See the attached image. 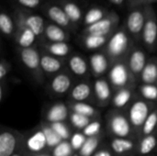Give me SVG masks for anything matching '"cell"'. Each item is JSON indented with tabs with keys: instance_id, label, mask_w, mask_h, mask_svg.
I'll return each mask as SVG.
<instances>
[{
	"instance_id": "1",
	"label": "cell",
	"mask_w": 157,
	"mask_h": 156,
	"mask_svg": "<svg viewBox=\"0 0 157 156\" xmlns=\"http://www.w3.org/2000/svg\"><path fill=\"white\" fill-rule=\"evenodd\" d=\"M137 44L130 36L125 27L120 26V28L110 36L108 43L102 50L109 59L111 65L117 62L125 61L134 47Z\"/></svg>"
},
{
	"instance_id": "2",
	"label": "cell",
	"mask_w": 157,
	"mask_h": 156,
	"mask_svg": "<svg viewBox=\"0 0 157 156\" xmlns=\"http://www.w3.org/2000/svg\"><path fill=\"white\" fill-rule=\"evenodd\" d=\"M105 131L110 138H129L138 140L130 123L126 109L110 108L105 115Z\"/></svg>"
},
{
	"instance_id": "3",
	"label": "cell",
	"mask_w": 157,
	"mask_h": 156,
	"mask_svg": "<svg viewBox=\"0 0 157 156\" xmlns=\"http://www.w3.org/2000/svg\"><path fill=\"white\" fill-rule=\"evenodd\" d=\"M156 107L157 103L147 101L140 97L136 93L133 100L126 108L130 123L138 140L140 139V133L146 119Z\"/></svg>"
},
{
	"instance_id": "4",
	"label": "cell",
	"mask_w": 157,
	"mask_h": 156,
	"mask_svg": "<svg viewBox=\"0 0 157 156\" xmlns=\"http://www.w3.org/2000/svg\"><path fill=\"white\" fill-rule=\"evenodd\" d=\"M17 55L35 82L40 86H43L45 74L40 64V50L39 45L29 48H17Z\"/></svg>"
},
{
	"instance_id": "5",
	"label": "cell",
	"mask_w": 157,
	"mask_h": 156,
	"mask_svg": "<svg viewBox=\"0 0 157 156\" xmlns=\"http://www.w3.org/2000/svg\"><path fill=\"white\" fill-rule=\"evenodd\" d=\"M12 15L16 23L23 24L35 33V35L38 38L39 44L43 42V33L47 20H45V18L42 16L35 13L34 11L16 6H14Z\"/></svg>"
},
{
	"instance_id": "6",
	"label": "cell",
	"mask_w": 157,
	"mask_h": 156,
	"mask_svg": "<svg viewBox=\"0 0 157 156\" xmlns=\"http://www.w3.org/2000/svg\"><path fill=\"white\" fill-rule=\"evenodd\" d=\"M25 134L20 131L2 127L0 131V156H12L23 154Z\"/></svg>"
},
{
	"instance_id": "7",
	"label": "cell",
	"mask_w": 157,
	"mask_h": 156,
	"mask_svg": "<svg viewBox=\"0 0 157 156\" xmlns=\"http://www.w3.org/2000/svg\"><path fill=\"white\" fill-rule=\"evenodd\" d=\"M108 80L114 91L125 87L137 88L138 86L137 82L132 77L128 68L126 60L117 62L111 65L108 73Z\"/></svg>"
},
{
	"instance_id": "8",
	"label": "cell",
	"mask_w": 157,
	"mask_h": 156,
	"mask_svg": "<svg viewBox=\"0 0 157 156\" xmlns=\"http://www.w3.org/2000/svg\"><path fill=\"white\" fill-rule=\"evenodd\" d=\"M145 13L146 17L141 42L147 52L154 53L157 51V15L153 6H146Z\"/></svg>"
},
{
	"instance_id": "9",
	"label": "cell",
	"mask_w": 157,
	"mask_h": 156,
	"mask_svg": "<svg viewBox=\"0 0 157 156\" xmlns=\"http://www.w3.org/2000/svg\"><path fill=\"white\" fill-rule=\"evenodd\" d=\"M40 11L43 14V16L48 19V21H51L65 29L71 33L75 32L78 29V28L72 23L70 18L67 17L62 6L58 4L56 0L47 1L41 7Z\"/></svg>"
},
{
	"instance_id": "10",
	"label": "cell",
	"mask_w": 157,
	"mask_h": 156,
	"mask_svg": "<svg viewBox=\"0 0 157 156\" xmlns=\"http://www.w3.org/2000/svg\"><path fill=\"white\" fill-rule=\"evenodd\" d=\"M73 86V74L66 68L50 79L46 85V91L52 97H61L66 94L69 95Z\"/></svg>"
},
{
	"instance_id": "11",
	"label": "cell",
	"mask_w": 157,
	"mask_h": 156,
	"mask_svg": "<svg viewBox=\"0 0 157 156\" xmlns=\"http://www.w3.org/2000/svg\"><path fill=\"white\" fill-rule=\"evenodd\" d=\"M145 7L132 8L129 10L123 24L130 36L137 44H139L142 40V34L145 23Z\"/></svg>"
},
{
	"instance_id": "12",
	"label": "cell",
	"mask_w": 157,
	"mask_h": 156,
	"mask_svg": "<svg viewBox=\"0 0 157 156\" xmlns=\"http://www.w3.org/2000/svg\"><path fill=\"white\" fill-rule=\"evenodd\" d=\"M120 28V16L111 10L98 22L83 29V34H94L100 36H111Z\"/></svg>"
},
{
	"instance_id": "13",
	"label": "cell",
	"mask_w": 157,
	"mask_h": 156,
	"mask_svg": "<svg viewBox=\"0 0 157 156\" xmlns=\"http://www.w3.org/2000/svg\"><path fill=\"white\" fill-rule=\"evenodd\" d=\"M50 152L48 150L46 138L40 128L37 126L30 131L28 134H25V143L23 154L26 156H35L44 153Z\"/></svg>"
},
{
	"instance_id": "14",
	"label": "cell",
	"mask_w": 157,
	"mask_h": 156,
	"mask_svg": "<svg viewBox=\"0 0 157 156\" xmlns=\"http://www.w3.org/2000/svg\"><path fill=\"white\" fill-rule=\"evenodd\" d=\"M148 59L145 49L142 48L140 44H135L127 57L126 62L128 68L138 85L140 84V78Z\"/></svg>"
},
{
	"instance_id": "15",
	"label": "cell",
	"mask_w": 157,
	"mask_h": 156,
	"mask_svg": "<svg viewBox=\"0 0 157 156\" xmlns=\"http://www.w3.org/2000/svg\"><path fill=\"white\" fill-rule=\"evenodd\" d=\"M70 109L67 104L63 102H55L49 104L42 108V120L48 123L65 122L69 120Z\"/></svg>"
},
{
	"instance_id": "16",
	"label": "cell",
	"mask_w": 157,
	"mask_h": 156,
	"mask_svg": "<svg viewBox=\"0 0 157 156\" xmlns=\"http://www.w3.org/2000/svg\"><path fill=\"white\" fill-rule=\"evenodd\" d=\"M94 90V99L95 106L98 107H107L111 104L112 97L114 95V90L106 77L98 78L93 83Z\"/></svg>"
},
{
	"instance_id": "17",
	"label": "cell",
	"mask_w": 157,
	"mask_h": 156,
	"mask_svg": "<svg viewBox=\"0 0 157 156\" xmlns=\"http://www.w3.org/2000/svg\"><path fill=\"white\" fill-rule=\"evenodd\" d=\"M138 141L129 138H110L109 146L114 156H137Z\"/></svg>"
},
{
	"instance_id": "18",
	"label": "cell",
	"mask_w": 157,
	"mask_h": 156,
	"mask_svg": "<svg viewBox=\"0 0 157 156\" xmlns=\"http://www.w3.org/2000/svg\"><path fill=\"white\" fill-rule=\"evenodd\" d=\"M71 102H86L95 105L93 84L89 81H80L74 85L69 95Z\"/></svg>"
},
{
	"instance_id": "19",
	"label": "cell",
	"mask_w": 157,
	"mask_h": 156,
	"mask_svg": "<svg viewBox=\"0 0 157 156\" xmlns=\"http://www.w3.org/2000/svg\"><path fill=\"white\" fill-rule=\"evenodd\" d=\"M40 64L44 74L52 77L53 75L66 69L65 67L67 64V60L52 56L40 50Z\"/></svg>"
},
{
	"instance_id": "20",
	"label": "cell",
	"mask_w": 157,
	"mask_h": 156,
	"mask_svg": "<svg viewBox=\"0 0 157 156\" xmlns=\"http://www.w3.org/2000/svg\"><path fill=\"white\" fill-rule=\"evenodd\" d=\"M88 62H89L91 74L97 79L100 77H104V75L109 73L111 67L109 59L108 58V56L105 54L103 51H99L98 52L91 54Z\"/></svg>"
},
{
	"instance_id": "21",
	"label": "cell",
	"mask_w": 157,
	"mask_h": 156,
	"mask_svg": "<svg viewBox=\"0 0 157 156\" xmlns=\"http://www.w3.org/2000/svg\"><path fill=\"white\" fill-rule=\"evenodd\" d=\"M67 67L73 74L81 78L87 79L89 74H91L89 62L80 53L73 52L69 56L67 59Z\"/></svg>"
},
{
	"instance_id": "22",
	"label": "cell",
	"mask_w": 157,
	"mask_h": 156,
	"mask_svg": "<svg viewBox=\"0 0 157 156\" xmlns=\"http://www.w3.org/2000/svg\"><path fill=\"white\" fill-rule=\"evenodd\" d=\"M13 39L17 48H29L39 45V40L35 33L20 23H16V32Z\"/></svg>"
},
{
	"instance_id": "23",
	"label": "cell",
	"mask_w": 157,
	"mask_h": 156,
	"mask_svg": "<svg viewBox=\"0 0 157 156\" xmlns=\"http://www.w3.org/2000/svg\"><path fill=\"white\" fill-rule=\"evenodd\" d=\"M43 39V42H68L71 39V32L51 21H47Z\"/></svg>"
},
{
	"instance_id": "24",
	"label": "cell",
	"mask_w": 157,
	"mask_h": 156,
	"mask_svg": "<svg viewBox=\"0 0 157 156\" xmlns=\"http://www.w3.org/2000/svg\"><path fill=\"white\" fill-rule=\"evenodd\" d=\"M58 4L62 6L67 17L70 18L72 23L79 28L80 25H83L85 12L82 7L78 5L76 1L74 0H56Z\"/></svg>"
},
{
	"instance_id": "25",
	"label": "cell",
	"mask_w": 157,
	"mask_h": 156,
	"mask_svg": "<svg viewBox=\"0 0 157 156\" xmlns=\"http://www.w3.org/2000/svg\"><path fill=\"white\" fill-rule=\"evenodd\" d=\"M110 36H100L94 34H83L81 33L77 40L84 49L87 51H102L108 43Z\"/></svg>"
},
{
	"instance_id": "26",
	"label": "cell",
	"mask_w": 157,
	"mask_h": 156,
	"mask_svg": "<svg viewBox=\"0 0 157 156\" xmlns=\"http://www.w3.org/2000/svg\"><path fill=\"white\" fill-rule=\"evenodd\" d=\"M39 47L41 51L61 58L67 60L69 56L73 53V48L68 42H42L39 44Z\"/></svg>"
},
{
	"instance_id": "27",
	"label": "cell",
	"mask_w": 157,
	"mask_h": 156,
	"mask_svg": "<svg viewBox=\"0 0 157 156\" xmlns=\"http://www.w3.org/2000/svg\"><path fill=\"white\" fill-rule=\"evenodd\" d=\"M136 94V88L125 87L114 91L111 104L114 108L126 109L133 100Z\"/></svg>"
},
{
	"instance_id": "28",
	"label": "cell",
	"mask_w": 157,
	"mask_h": 156,
	"mask_svg": "<svg viewBox=\"0 0 157 156\" xmlns=\"http://www.w3.org/2000/svg\"><path fill=\"white\" fill-rule=\"evenodd\" d=\"M71 112H75L83 116L90 118L92 120H101V112L94 105L86 102H71L67 103Z\"/></svg>"
},
{
	"instance_id": "29",
	"label": "cell",
	"mask_w": 157,
	"mask_h": 156,
	"mask_svg": "<svg viewBox=\"0 0 157 156\" xmlns=\"http://www.w3.org/2000/svg\"><path fill=\"white\" fill-rule=\"evenodd\" d=\"M157 154V135L153 133L138 141L137 156H155Z\"/></svg>"
},
{
	"instance_id": "30",
	"label": "cell",
	"mask_w": 157,
	"mask_h": 156,
	"mask_svg": "<svg viewBox=\"0 0 157 156\" xmlns=\"http://www.w3.org/2000/svg\"><path fill=\"white\" fill-rule=\"evenodd\" d=\"M106 131H103L101 133L86 138L82 148L77 152L79 156H93V154L99 149L103 144V140L106 135Z\"/></svg>"
},
{
	"instance_id": "31",
	"label": "cell",
	"mask_w": 157,
	"mask_h": 156,
	"mask_svg": "<svg viewBox=\"0 0 157 156\" xmlns=\"http://www.w3.org/2000/svg\"><path fill=\"white\" fill-rule=\"evenodd\" d=\"M109 12H110V10H109L108 8H106L104 6H90L85 12L84 20H83L84 28L91 26V25L98 22L99 20L104 18Z\"/></svg>"
},
{
	"instance_id": "32",
	"label": "cell",
	"mask_w": 157,
	"mask_h": 156,
	"mask_svg": "<svg viewBox=\"0 0 157 156\" xmlns=\"http://www.w3.org/2000/svg\"><path fill=\"white\" fill-rule=\"evenodd\" d=\"M140 84L157 85V57L153 56L148 59V62L142 73Z\"/></svg>"
},
{
	"instance_id": "33",
	"label": "cell",
	"mask_w": 157,
	"mask_h": 156,
	"mask_svg": "<svg viewBox=\"0 0 157 156\" xmlns=\"http://www.w3.org/2000/svg\"><path fill=\"white\" fill-rule=\"evenodd\" d=\"M44 133V136L46 138V142H47V146H48V150L50 152H52V150L53 148H55L58 144H60L63 140L59 136V134L52 128L51 124L44 121V120H40V124H39Z\"/></svg>"
},
{
	"instance_id": "34",
	"label": "cell",
	"mask_w": 157,
	"mask_h": 156,
	"mask_svg": "<svg viewBox=\"0 0 157 156\" xmlns=\"http://www.w3.org/2000/svg\"><path fill=\"white\" fill-rule=\"evenodd\" d=\"M0 30L6 38H14L16 32V22L13 15L5 10L0 14Z\"/></svg>"
},
{
	"instance_id": "35",
	"label": "cell",
	"mask_w": 157,
	"mask_h": 156,
	"mask_svg": "<svg viewBox=\"0 0 157 156\" xmlns=\"http://www.w3.org/2000/svg\"><path fill=\"white\" fill-rule=\"evenodd\" d=\"M137 95L150 102L157 103V85L139 84L136 88Z\"/></svg>"
},
{
	"instance_id": "36",
	"label": "cell",
	"mask_w": 157,
	"mask_h": 156,
	"mask_svg": "<svg viewBox=\"0 0 157 156\" xmlns=\"http://www.w3.org/2000/svg\"><path fill=\"white\" fill-rule=\"evenodd\" d=\"M156 131L157 107L150 113V115L146 119V120H145V122H144V126L142 128L141 133H140V139L144 137V136H147V135H150V134H153V133H156Z\"/></svg>"
},
{
	"instance_id": "37",
	"label": "cell",
	"mask_w": 157,
	"mask_h": 156,
	"mask_svg": "<svg viewBox=\"0 0 157 156\" xmlns=\"http://www.w3.org/2000/svg\"><path fill=\"white\" fill-rule=\"evenodd\" d=\"M68 120L72 128L75 129L76 131H82L92 121V120L88 117L83 116L75 112H71V111H70V116H69Z\"/></svg>"
},
{
	"instance_id": "38",
	"label": "cell",
	"mask_w": 157,
	"mask_h": 156,
	"mask_svg": "<svg viewBox=\"0 0 157 156\" xmlns=\"http://www.w3.org/2000/svg\"><path fill=\"white\" fill-rule=\"evenodd\" d=\"M14 6L20 7L27 10H40L46 0H10Z\"/></svg>"
},
{
	"instance_id": "39",
	"label": "cell",
	"mask_w": 157,
	"mask_h": 156,
	"mask_svg": "<svg viewBox=\"0 0 157 156\" xmlns=\"http://www.w3.org/2000/svg\"><path fill=\"white\" fill-rule=\"evenodd\" d=\"M52 128L59 134V136L63 141H70L73 131H72V126L65 122H55V123H50Z\"/></svg>"
},
{
	"instance_id": "40",
	"label": "cell",
	"mask_w": 157,
	"mask_h": 156,
	"mask_svg": "<svg viewBox=\"0 0 157 156\" xmlns=\"http://www.w3.org/2000/svg\"><path fill=\"white\" fill-rule=\"evenodd\" d=\"M52 156H74L76 153L69 141H63L51 152Z\"/></svg>"
},
{
	"instance_id": "41",
	"label": "cell",
	"mask_w": 157,
	"mask_h": 156,
	"mask_svg": "<svg viewBox=\"0 0 157 156\" xmlns=\"http://www.w3.org/2000/svg\"><path fill=\"white\" fill-rule=\"evenodd\" d=\"M103 131L102 130V123H101V120H92L83 131V134L88 138V137H92V136H96L99 133H101Z\"/></svg>"
},
{
	"instance_id": "42",
	"label": "cell",
	"mask_w": 157,
	"mask_h": 156,
	"mask_svg": "<svg viewBox=\"0 0 157 156\" xmlns=\"http://www.w3.org/2000/svg\"><path fill=\"white\" fill-rule=\"evenodd\" d=\"M86 140V137L83 134L82 131H75L73 133L69 142H70L73 149L75 150V152L77 153L84 145Z\"/></svg>"
},
{
	"instance_id": "43",
	"label": "cell",
	"mask_w": 157,
	"mask_h": 156,
	"mask_svg": "<svg viewBox=\"0 0 157 156\" xmlns=\"http://www.w3.org/2000/svg\"><path fill=\"white\" fill-rule=\"evenodd\" d=\"M11 69V63L5 58H2L0 61V82H6L7 75L9 74Z\"/></svg>"
},
{
	"instance_id": "44",
	"label": "cell",
	"mask_w": 157,
	"mask_h": 156,
	"mask_svg": "<svg viewBox=\"0 0 157 156\" xmlns=\"http://www.w3.org/2000/svg\"><path fill=\"white\" fill-rule=\"evenodd\" d=\"M155 3V0H127L126 6L128 9H132L136 7H146L149 6H153Z\"/></svg>"
},
{
	"instance_id": "45",
	"label": "cell",
	"mask_w": 157,
	"mask_h": 156,
	"mask_svg": "<svg viewBox=\"0 0 157 156\" xmlns=\"http://www.w3.org/2000/svg\"><path fill=\"white\" fill-rule=\"evenodd\" d=\"M93 156H114L108 144H102Z\"/></svg>"
},
{
	"instance_id": "46",
	"label": "cell",
	"mask_w": 157,
	"mask_h": 156,
	"mask_svg": "<svg viewBox=\"0 0 157 156\" xmlns=\"http://www.w3.org/2000/svg\"><path fill=\"white\" fill-rule=\"evenodd\" d=\"M7 95V83L0 82V103H3Z\"/></svg>"
},
{
	"instance_id": "47",
	"label": "cell",
	"mask_w": 157,
	"mask_h": 156,
	"mask_svg": "<svg viewBox=\"0 0 157 156\" xmlns=\"http://www.w3.org/2000/svg\"><path fill=\"white\" fill-rule=\"evenodd\" d=\"M108 1L120 8H122L124 6L127 5V0H108Z\"/></svg>"
},
{
	"instance_id": "48",
	"label": "cell",
	"mask_w": 157,
	"mask_h": 156,
	"mask_svg": "<svg viewBox=\"0 0 157 156\" xmlns=\"http://www.w3.org/2000/svg\"><path fill=\"white\" fill-rule=\"evenodd\" d=\"M35 156H52V154H51V152H44V153H41V154Z\"/></svg>"
},
{
	"instance_id": "49",
	"label": "cell",
	"mask_w": 157,
	"mask_h": 156,
	"mask_svg": "<svg viewBox=\"0 0 157 156\" xmlns=\"http://www.w3.org/2000/svg\"><path fill=\"white\" fill-rule=\"evenodd\" d=\"M12 156H26V155H24L23 154H20V153H17V154H14V155H12Z\"/></svg>"
},
{
	"instance_id": "50",
	"label": "cell",
	"mask_w": 157,
	"mask_h": 156,
	"mask_svg": "<svg viewBox=\"0 0 157 156\" xmlns=\"http://www.w3.org/2000/svg\"><path fill=\"white\" fill-rule=\"evenodd\" d=\"M74 156H79V155H78V154L76 153V154H75V155H74Z\"/></svg>"
},
{
	"instance_id": "51",
	"label": "cell",
	"mask_w": 157,
	"mask_h": 156,
	"mask_svg": "<svg viewBox=\"0 0 157 156\" xmlns=\"http://www.w3.org/2000/svg\"><path fill=\"white\" fill-rule=\"evenodd\" d=\"M74 1H76L77 2V1H83V0H74Z\"/></svg>"
},
{
	"instance_id": "52",
	"label": "cell",
	"mask_w": 157,
	"mask_h": 156,
	"mask_svg": "<svg viewBox=\"0 0 157 156\" xmlns=\"http://www.w3.org/2000/svg\"><path fill=\"white\" fill-rule=\"evenodd\" d=\"M155 3H157V0H155Z\"/></svg>"
},
{
	"instance_id": "53",
	"label": "cell",
	"mask_w": 157,
	"mask_h": 156,
	"mask_svg": "<svg viewBox=\"0 0 157 156\" xmlns=\"http://www.w3.org/2000/svg\"><path fill=\"white\" fill-rule=\"evenodd\" d=\"M156 135H157V131H156Z\"/></svg>"
}]
</instances>
